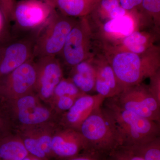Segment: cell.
Instances as JSON below:
<instances>
[{
    "label": "cell",
    "instance_id": "obj_19",
    "mask_svg": "<svg viewBox=\"0 0 160 160\" xmlns=\"http://www.w3.org/2000/svg\"><path fill=\"white\" fill-rule=\"evenodd\" d=\"M123 47L126 51L138 54L148 52L151 46V38L144 32L134 31L122 39Z\"/></svg>",
    "mask_w": 160,
    "mask_h": 160
},
{
    "label": "cell",
    "instance_id": "obj_3",
    "mask_svg": "<svg viewBox=\"0 0 160 160\" xmlns=\"http://www.w3.org/2000/svg\"><path fill=\"white\" fill-rule=\"evenodd\" d=\"M148 52L138 54L121 50L109 62L123 90L140 84L159 70L158 61L152 55L148 54Z\"/></svg>",
    "mask_w": 160,
    "mask_h": 160
},
{
    "label": "cell",
    "instance_id": "obj_24",
    "mask_svg": "<svg viewBox=\"0 0 160 160\" xmlns=\"http://www.w3.org/2000/svg\"><path fill=\"white\" fill-rule=\"evenodd\" d=\"M17 2V0H0V11L6 22L13 21V12Z\"/></svg>",
    "mask_w": 160,
    "mask_h": 160
},
{
    "label": "cell",
    "instance_id": "obj_30",
    "mask_svg": "<svg viewBox=\"0 0 160 160\" xmlns=\"http://www.w3.org/2000/svg\"><path fill=\"white\" fill-rule=\"evenodd\" d=\"M23 160H43L38 158L32 156L31 155L29 154L25 159Z\"/></svg>",
    "mask_w": 160,
    "mask_h": 160
},
{
    "label": "cell",
    "instance_id": "obj_10",
    "mask_svg": "<svg viewBox=\"0 0 160 160\" xmlns=\"http://www.w3.org/2000/svg\"><path fill=\"white\" fill-rule=\"evenodd\" d=\"M33 92L6 101L10 104L18 121L26 127L47 124L52 117L51 110L43 106L39 97Z\"/></svg>",
    "mask_w": 160,
    "mask_h": 160
},
{
    "label": "cell",
    "instance_id": "obj_21",
    "mask_svg": "<svg viewBox=\"0 0 160 160\" xmlns=\"http://www.w3.org/2000/svg\"><path fill=\"white\" fill-rule=\"evenodd\" d=\"M126 147L143 160H160V137L148 142Z\"/></svg>",
    "mask_w": 160,
    "mask_h": 160
},
{
    "label": "cell",
    "instance_id": "obj_28",
    "mask_svg": "<svg viewBox=\"0 0 160 160\" xmlns=\"http://www.w3.org/2000/svg\"><path fill=\"white\" fill-rule=\"evenodd\" d=\"M7 124L2 109L0 108V138L6 135Z\"/></svg>",
    "mask_w": 160,
    "mask_h": 160
},
{
    "label": "cell",
    "instance_id": "obj_23",
    "mask_svg": "<svg viewBox=\"0 0 160 160\" xmlns=\"http://www.w3.org/2000/svg\"><path fill=\"white\" fill-rule=\"evenodd\" d=\"M141 7L155 21H159L160 0H142Z\"/></svg>",
    "mask_w": 160,
    "mask_h": 160
},
{
    "label": "cell",
    "instance_id": "obj_20",
    "mask_svg": "<svg viewBox=\"0 0 160 160\" xmlns=\"http://www.w3.org/2000/svg\"><path fill=\"white\" fill-rule=\"evenodd\" d=\"M128 12L121 6L119 0H101L91 14L96 13L109 20L125 15Z\"/></svg>",
    "mask_w": 160,
    "mask_h": 160
},
{
    "label": "cell",
    "instance_id": "obj_26",
    "mask_svg": "<svg viewBox=\"0 0 160 160\" xmlns=\"http://www.w3.org/2000/svg\"><path fill=\"white\" fill-rule=\"evenodd\" d=\"M106 157L95 152L83 151L79 154L63 160H106Z\"/></svg>",
    "mask_w": 160,
    "mask_h": 160
},
{
    "label": "cell",
    "instance_id": "obj_6",
    "mask_svg": "<svg viewBox=\"0 0 160 160\" xmlns=\"http://www.w3.org/2000/svg\"><path fill=\"white\" fill-rule=\"evenodd\" d=\"M111 99L121 108L160 123V105L141 83L124 89Z\"/></svg>",
    "mask_w": 160,
    "mask_h": 160
},
{
    "label": "cell",
    "instance_id": "obj_5",
    "mask_svg": "<svg viewBox=\"0 0 160 160\" xmlns=\"http://www.w3.org/2000/svg\"><path fill=\"white\" fill-rule=\"evenodd\" d=\"M54 9L43 0L17 1L13 12L12 35L20 36L40 31Z\"/></svg>",
    "mask_w": 160,
    "mask_h": 160
},
{
    "label": "cell",
    "instance_id": "obj_1",
    "mask_svg": "<svg viewBox=\"0 0 160 160\" xmlns=\"http://www.w3.org/2000/svg\"><path fill=\"white\" fill-rule=\"evenodd\" d=\"M102 106L114 123L121 146L143 144L160 137V123L123 109L110 98L105 100Z\"/></svg>",
    "mask_w": 160,
    "mask_h": 160
},
{
    "label": "cell",
    "instance_id": "obj_8",
    "mask_svg": "<svg viewBox=\"0 0 160 160\" xmlns=\"http://www.w3.org/2000/svg\"><path fill=\"white\" fill-rule=\"evenodd\" d=\"M37 78V67L32 58L0 80V97L12 101L33 92Z\"/></svg>",
    "mask_w": 160,
    "mask_h": 160
},
{
    "label": "cell",
    "instance_id": "obj_17",
    "mask_svg": "<svg viewBox=\"0 0 160 160\" xmlns=\"http://www.w3.org/2000/svg\"><path fill=\"white\" fill-rule=\"evenodd\" d=\"M136 11H129L122 16L107 20L103 25L104 31L112 36L122 39L131 34L135 31Z\"/></svg>",
    "mask_w": 160,
    "mask_h": 160
},
{
    "label": "cell",
    "instance_id": "obj_18",
    "mask_svg": "<svg viewBox=\"0 0 160 160\" xmlns=\"http://www.w3.org/2000/svg\"><path fill=\"white\" fill-rule=\"evenodd\" d=\"M29 154L21 137L6 135L0 138V160H23Z\"/></svg>",
    "mask_w": 160,
    "mask_h": 160
},
{
    "label": "cell",
    "instance_id": "obj_12",
    "mask_svg": "<svg viewBox=\"0 0 160 160\" xmlns=\"http://www.w3.org/2000/svg\"><path fill=\"white\" fill-rule=\"evenodd\" d=\"M51 148L52 158L65 160L85 151L86 141L78 130L60 126L52 136Z\"/></svg>",
    "mask_w": 160,
    "mask_h": 160
},
{
    "label": "cell",
    "instance_id": "obj_4",
    "mask_svg": "<svg viewBox=\"0 0 160 160\" xmlns=\"http://www.w3.org/2000/svg\"><path fill=\"white\" fill-rule=\"evenodd\" d=\"M54 9L45 26L39 32L33 49V58L57 57L62 50L67 37L77 22Z\"/></svg>",
    "mask_w": 160,
    "mask_h": 160
},
{
    "label": "cell",
    "instance_id": "obj_16",
    "mask_svg": "<svg viewBox=\"0 0 160 160\" xmlns=\"http://www.w3.org/2000/svg\"><path fill=\"white\" fill-rule=\"evenodd\" d=\"M96 75L94 65L86 60L71 68L69 78L82 92L88 94L95 90Z\"/></svg>",
    "mask_w": 160,
    "mask_h": 160
},
{
    "label": "cell",
    "instance_id": "obj_7",
    "mask_svg": "<svg viewBox=\"0 0 160 160\" xmlns=\"http://www.w3.org/2000/svg\"><path fill=\"white\" fill-rule=\"evenodd\" d=\"M39 32L25 35H12L0 51V80L24 63L33 58L35 43Z\"/></svg>",
    "mask_w": 160,
    "mask_h": 160
},
{
    "label": "cell",
    "instance_id": "obj_2",
    "mask_svg": "<svg viewBox=\"0 0 160 160\" xmlns=\"http://www.w3.org/2000/svg\"><path fill=\"white\" fill-rule=\"evenodd\" d=\"M78 131L85 139V151L106 157L118 146L119 138L112 120L102 105L93 110L80 126Z\"/></svg>",
    "mask_w": 160,
    "mask_h": 160
},
{
    "label": "cell",
    "instance_id": "obj_13",
    "mask_svg": "<svg viewBox=\"0 0 160 160\" xmlns=\"http://www.w3.org/2000/svg\"><path fill=\"white\" fill-rule=\"evenodd\" d=\"M106 100L98 94L84 93L76 100L71 108L61 116L60 126L78 131L80 126L95 109Z\"/></svg>",
    "mask_w": 160,
    "mask_h": 160
},
{
    "label": "cell",
    "instance_id": "obj_27",
    "mask_svg": "<svg viewBox=\"0 0 160 160\" xmlns=\"http://www.w3.org/2000/svg\"><path fill=\"white\" fill-rule=\"evenodd\" d=\"M120 5L128 11H136L142 6V0H119Z\"/></svg>",
    "mask_w": 160,
    "mask_h": 160
},
{
    "label": "cell",
    "instance_id": "obj_11",
    "mask_svg": "<svg viewBox=\"0 0 160 160\" xmlns=\"http://www.w3.org/2000/svg\"><path fill=\"white\" fill-rule=\"evenodd\" d=\"M37 78L34 91L41 99H51L55 88L63 78L62 67L57 57L40 58L35 60Z\"/></svg>",
    "mask_w": 160,
    "mask_h": 160
},
{
    "label": "cell",
    "instance_id": "obj_25",
    "mask_svg": "<svg viewBox=\"0 0 160 160\" xmlns=\"http://www.w3.org/2000/svg\"><path fill=\"white\" fill-rule=\"evenodd\" d=\"M150 78V83L148 88L149 91L160 105V75L158 70Z\"/></svg>",
    "mask_w": 160,
    "mask_h": 160
},
{
    "label": "cell",
    "instance_id": "obj_15",
    "mask_svg": "<svg viewBox=\"0 0 160 160\" xmlns=\"http://www.w3.org/2000/svg\"><path fill=\"white\" fill-rule=\"evenodd\" d=\"M53 9L70 17H86L92 13L101 0H43Z\"/></svg>",
    "mask_w": 160,
    "mask_h": 160
},
{
    "label": "cell",
    "instance_id": "obj_9",
    "mask_svg": "<svg viewBox=\"0 0 160 160\" xmlns=\"http://www.w3.org/2000/svg\"><path fill=\"white\" fill-rule=\"evenodd\" d=\"M90 44V28L86 17L78 18L66 39L60 56L72 68L87 59Z\"/></svg>",
    "mask_w": 160,
    "mask_h": 160
},
{
    "label": "cell",
    "instance_id": "obj_14",
    "mask_svg": "<svg viewBox=\"0 0 160 160\" xmlns=\"http://www.w3.org/2000/svg\"><path fill=\"white\" fill-rule=\"evenodd\" d=\"M94 65L96 70L95 90L106 99L117 96L123 89L109 62H102Z\"/></svg>",
    "mask_w": 160,
    "mask_h": 160
},
{
    "label": "cell",
    "instance_id": "obj_22",
    "mask_svg": "<svg viewBox=\"0 0 160 160\" xmlns=\"http://www.w3.org/2000/svg\"><path fill=\"white\" fill-rule=\"evenodd\" d=\"M106 160H143L127 147L119 146L106 157Z\"/></svg>",
    "mask_w": 160,
    "mask_h": 160
},
{
    "label": "cell",
    "instance_id": "obj_29",
    "mask_svg": "<svg viewBox=\"0 0 160 160\" xmlns=\"http://www.w3.org/2000/svg\"><path fill=\"white\" fill-rule=\"evenodd\" d=\"M5 22H6V20L4 18L3 14L0 11V32H1L2 29L3 25H4Z\"/></svg>",
    "mask_w": 160,
    "mask_h": 160
}]
</instances>
